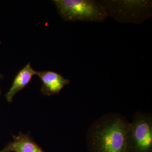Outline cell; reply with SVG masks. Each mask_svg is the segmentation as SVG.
I'll use <instances>...</instances> for the list:
<instances>
[{
	"instance_id": "cell-4",
	"label": "cell",
	"mask_w": 152,
	"mask_h": 152,
	"mask_svg": "<svg viewBox=\"0 0 152 152\" xmlns=\"http://www.w3.org/2000/svg\"><path fill=\"white\" fill-rule=\"evenodd\" d=\"M127 152H152V116L137 112L129 124Z\"/></svg>"
},
{
	"instance_id": "cell-1",
	"label": "cell",
	"mask_w": 152,
	"mask_h": 152,
	"mask_svg": "<svg viewBox=\"0 0 152 152\" xmlns=\"http://www.w3.org/2000/svg\"><path fill=\"white\" fill-rule=\"evenodd\" d=\"M130 122L124 115L110 113L95 120L87 131L89 152H127Z\"/></svg>"
},
{
	"instance_id": "cell-9",
	"label": "cell",
	"mask_w": 152,
	"mask_h": 152,
	"mask_svg": "<svg viewBox=\"0 0 152 152\" xmlns=\"http://www.w3.org/2000/svg\"><path fill=\"white\" fill-rule=\"evenodd\" d=\"M0 77H1V75H0Z\"/></svg>"
},
{
	"instance_id": "cell-2",
	"label": "cell",
	"mask_w": 152,
	"mask_h": 152,
	"mask_svg": "<svg viewBox=\"0 0 152 152\" xmlns=\"http://www.w3.org/2000/svg\"><path fill=\"white\" fill-rule=\"evenodd\" d=\"M59 16L67 22H104L108 17L100 1L94 0H55Z\"/></svg>"
},
{
	"instance_id": "cell-6",
	"label": "cell",
	"mask_w": 152,
	"mask_h": 152,
	"mask_svg": "<svg viewBox=\"0 0 152 152\" xmlns=\"http://www.w3.org/2000/svg\"><path fill=\"white\" fill-rule=\"evenodd\" d=\"M0 152H45L28 133L20 132L13 136L12 141L9 142Z\"/></svg>"
},
{
	"instance_id": "cell-7",
	"label": "cell",
	"mask_w": 152,
	"mask_h": 152,
	"mask_svg": "<svg viewBox=\"0 0 152 152\" xmlns=\"http://www.w3.org/2000/svg\"><path fill=\"white\" fill-rule=\"evenodd\" d=\"M37 75L35 71L28 63L16 75L11 87L5 95L6 99L8 102H11L14 97L18 92L23 90L29 85L32 80L33 76Z\"/></svg>"
},
{
	"instance_id": "cell-8",
	"label": "cell",
	"mask_w": 152,
	"mask_h": 152,
	"mask_svg": "<svg viewBox=\"0 0 152 152\" xmlns=\"http://www.w3.org/2000/svg\"><path fill=\"white\" fill-rule=\"evenodd\" d=\"M1 90H0V95H1Z\"/></svg>"
},
{
	"instance_id": "cell-5",
	"label": "cell",
	"mask_w": 152,
	"mask_h": 152,
	"mask_svg": "<svg viewBox=\"0 0 152 152\" xmlns=\"http://www.w3.org/2000/svg\"><path fill=\"white\" fill-rule=\"evenodd\" d=\"M36 75L42 82L41 91L46 96L59 94L66 85L71 83L69 79L54 71H38Z\"/></svg>"
},
{
	"instance_id": "cell-3",
	"label": "cell",
	"mask_w": 152,
	"mask_h": 152,
	"mask_svg": "<svg viewBox=\"0 0 152 152\" xmlns=\"http://www.w3.org/2000/svg\"><path fill=\"white\" fill-rule=\"evenodd\" d=\"M108 16L122 23H140L152 14V3L149 1H100Z\"/></svg>"
}]
</instances>
